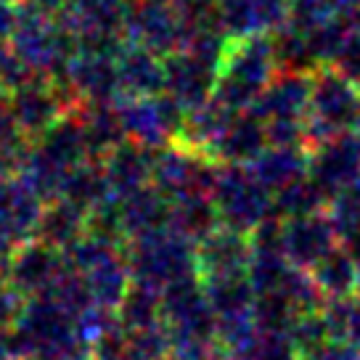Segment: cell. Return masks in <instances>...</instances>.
<instances>
[{
  "label": "cell",
  "mask_w": 360,
  "mask_h": 360,
  "mask_svg": "<svg viewBox=\"0 0 360 360\" xmlns=\"http://www.w3.org/2000/svg\"><path fill=\"white\" fill-rule=\"evenodd\" d=\"M300 360H360V355L347 342H321L318 347L300 352Z\"/></svg>",
  "instance_id": "cell-1"
},
{
  "label": "cell",
  "mask_w": 360,
  "mask_h": 360,
  "mask_svg": "<svg viewBox=\"0 0 360 360\" xmlns=\"http://www.w3.org/2000/svg\"><path fill=\"white\" fill-rule=\"evenodd\" d=\"M220 360H241V358H236V355H231V358H220Z\"/></svg>",
  "instance_id": "cell-2"
},
{
  "label": "cell",
  "mask_w": 360,
  "mask_h": 360,
  "mask_svg": "<svg viewBox=\"0 0 360 360\" xmlns=\"http://www.w3.org/2000/svg\"><path fill=\"white\" fill-rule=\"evenodd\" d=\"M178 360H191V358H183V355H180V358Z\"/></svg>",
  "instance_id": "cell-3"
}]
</instances>
